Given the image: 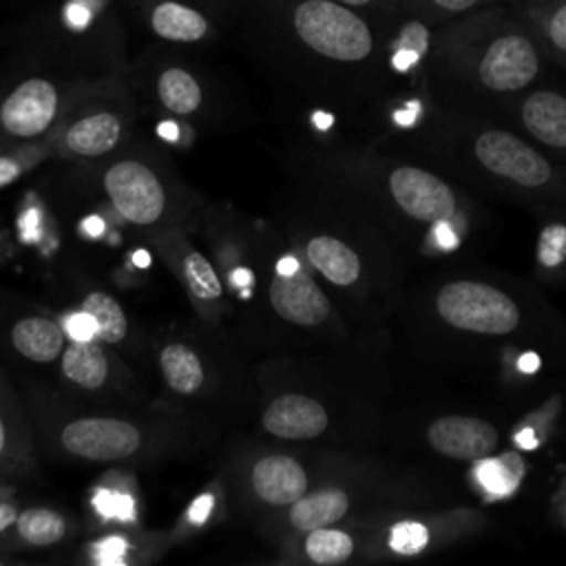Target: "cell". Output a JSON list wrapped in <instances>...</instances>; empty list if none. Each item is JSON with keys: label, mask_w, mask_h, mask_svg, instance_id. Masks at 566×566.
Returning a JSON list of instances; mask_svg holds the SVG:
<instances>
[{"label": "cell", "mask_w": 566, "mask_h": 566, "mask_svg": "<svg viewBox=\"0 0 566 566\" xmlns=\"http://www.w3.org/2000/svg\"><path fill=\"white\" fill-rule=\"evenodd\" d=\"M234 281H245V285L252 281V276H250V272H245V270H239V272H234V276H232Z\"/></svg>", "instance_id": "obj_44"}, {"label": "cell", "mask_w": 566, "mask_h": 566, "mask_svg": "<svg viewBox=\"0 0 566 566\" xmlns=\"http://www.w3.org/2000/svg\"><path fill=\"white\" fill-rule=\"evenodd\" d=\"M562 210L553 208L539 226L533 252L535 274L551 285L566 281V212Z\"/></svg>", "instance_id": "obj_16"}, {"label": "cell", "mask_w": 566, "mask_h": 566, "mask_svg": "<svg viewBox=\"0 0 566 566\" xmlns=\"http://www.w3.org/2000/svg\"><path fill=\"white\" fill-rule=\"evenodd\" d=\"M159 99L161 104L179 115H188L192 111H197V106L201 104V88L197 84V80L186 73L184 69H168L161 73L159 84Z\"/></svg>", "instance_id": "obj_24"}, {"label": "cell", "mask_w": 566, "mask_h": 566, "mask_svg": "<svg viewBox=\"0 0 566 566\" xmlns=\"http://www.w3.org/2000/svg\"><path fill=\"white\" fill-rule=\"evenodd\" d=\"M11 340L24 358L35 363H49L62 354L64 329L53 318L29 316L13 325Z\"/></svg>", "instance_id": "obj_18"}, {"label": "cell", "mask_w": 566, "mask_h": 566, "mask_svg": "<svg viewBox=\"0 0 566 566\" xmlns=\"http://www.w3.org/2000/svg\"><path fill=\"white\" fill-rule=\"evenodd\" d=\"M95 504L102 509L104 515H117V517H130L133 513V502L122 495V493H108V491H102L97 497H95Z\"/></svg>", "instance_id": "obj_32"}, {"label": "cell", "mask_w": 566, "mask_h": 566, "mask_svg": "<svg viewBox=\"0 0 566 566\" xmlns=\"http://www.w3.org/2000/svg\"><path fill=\"white\" fill-rule=\"evenodd\" d=\"M62 371L69 380L80 387L97 389L104 385L108 376L106 354L97 343L91 340H73L62 356Z\"/></svg>", "instance_id": "obj_20"}, {"label": "cell", "mask_w": 566, "mask_h": 566, "mask_svg": "<svg viewBox=\"0 0 566 566\" xmlns=\"http://www.w3.org/2000/svg\"><path fill=\"white\" fill-rule=\"evenodd\" d=\"M18 177H20V166L9 157H0V188L15 181Z\"/></svg>", "instance_id": "obj_37"}, {"label": "cell", "mask_w": 566, "mask_h": 566, "mask_svg": "<svg viewBox=\"0 0 566 566\" xmlns=\"http://www.w3.org/2000/svg\"><path fill=\"white\" fill-rule=\"evenodd\" d=\"M64 332L73 338V340H91L93 336H97V323L95 318L88 314V312H77V314H71L66 318V325H64Z\"/></svg>", "instance_id": "obj_31"}, {"label": "cell", "mask_w": 566, "mask_h": 566, "mask_svg": "<svg viewBox=\"0 0 566 566\" xmlns=\"http://www.w3.org/2000/svg\"><path fill=\"white\" fill-rule=\"evenodd\" d=\"M84 230H86L88 234H99V232H102V221L95 219V217H91V219L84 221Z\"/></svg>", "instance_id": "obj_42"}, {"label": "cell", "mask_w": 566, "mask_h": 566, "mask_svg": "<svg viewBox=\"0 0 566 566\" xmlns=\"http://www.w3.org/2000/svg\"><path fill=\"white\" fill-rule=\"evenodd\" d=\"M305 254L310 263L334 285L338 287H349L360 281L363 276V261L358 252L329 234H318L310 239L305 245Z\"/></svg>", "instance_id": "obj_14"}, {"label": "cell", "mask_w": 566, "mask_h": 566, "mask_svg": "<svg viewBox=\"0 0 566 566\" xmlns=\"http://www.w3.org/2000/svg\"><path fill=\"white\" fill-rule=\"evenodd\" d=\"M57 111V91L51 82L33 77L22 82L2 104L0 122L15 137H35L49 128Z\"/></svg>", "instance_id": "obj_10"}, {"label": "cell", "mask_w": 566, "mask_h": 566, "mask_svg": "<svg viewBox=\"0 0 566 566\" xmlns=\"http://www.w3.org/2000/svg\"><path fill=\"white\" fill-rule=\"evenodd\" d=\"M270 303L281 318L305 327L321 325L332 314L325 292L301 265L290 274L274 276L270 283Z\"/></svg>", "instance_id": "obj_11"}, {"label": "cell", "mask_w": 566, "mask_h": 566, "mask_svg": "<svg viewBox=\"0 0 566 566\" xmlns=\"http://www.w3.org/2000/svg\"><path fill=\"white\" fill-rule=\"evenodd\" d=\"M159 135L168 137V139H175L177 137V126L172 122H164V124H159Z\"/></svg>", "instance_id": "obj_41"}, {"label": "cell", "mask_w": 566, "mask_h": 566, "mask_svg": "<svg viewBox=\"0 0 566 566\" xmlns=\"http://www.w3.org/2000/svg\"><path fill=\"white\" fill-rule=\"evenodd\" d=\"M124 551H126V544H124L122 539H117V537H111V539L102 542V544H99V548H97L99 559H108V562L119 559Z\"/></svg>", "instance_id": "obj_36"}, {"label": "cell", "mask_w": 566, "mask_h": 566, "mask_svg": "<svg viewBox=\"0 0 566 566\" xmlns=\"http://www.w3.org/2000/svg\"><path fill=\"white\" fill-rule=\"evenodd\" d=\"M420 146L438 164L535 206L566 210V168L535 142L480 122H440Z\"/></svg>", "instance_id": "obj_1"}, {"label": "cell", "mask_w": 566, "mask_h": 566, "mask_svg": "<svg viewBox=\"0 0 566 566\" xmlns=\"http://www.w3.org/2000/svg\"><path fill=\"white\" fill-rule=\"evenodd\" d=\"M429 314L447 334L471 340L548 338L531 301L484 279H449L429 298Z\"/></svg>", "instance_id": "obj_2"}, {"label": "cell", "mask_w": 566, "mask_h": 566, "mask_svg": "<svg viewBox=\"0 0 566 566\" xmlns=\"http://www.w3.org/2000/svg\"><path fill=\"white\" fill-rule=\"evenodd\" d=\"M349 506H352V495L345 489H338V486L318 489L292 502L290 524L303 533L323 528V526H334L349 513Z\"/></svg>", "instance_id": "obj_15"}, {"label": "cell", "mask_w": 566, "mask_h": 566, "mask_svg": "<svg viewBox=\"0 0 566 566\" xmlns=\"http://www.w3.org/2000/svg\"><path fill=\"white\" fill-rule=\"evenodd\" d=\"M0 566H2V562H0Z\"/></svg>", "instance_id": "obj_48"}, {"label": "cell", "mask_w": 566, "mask_h": 566, "mask_svg": "<svg viewBox=\"0 0 566 566\" xmlns=\"http://www.w3.org/2000/svg\"><path fill=\"white\" fill-rule=\"evenodd\" d=\"M15 517V511L11 504H0V531H4Z\"/></svg>", "instance_id": "obj_39"}, {"label": "cell", "mask_w": 566, "mask_h": 566, "mask_svg": "<svg viewBox=\"0 0 566 566\" xmlns=\"http://www.w3.org/2000/svg\"><path fill=\"white\" fill-rule=\"evenodd\" d=\"M314 119H316V124H318L321 128H327V126H329V122H332V117H329V115H323V113H316V115H314Z\"/></svg>", "instance_id": "obj_43"}, {"label": "cell", "mask_w": 566, "mask_h": 566, "mask_svg": "<svg viewBox=\"0 0 566 566\" xmlns=\"http://www.w3.org/2000/svg\"><path fill=\"white\" fill-rule=\"evenodd\" d=\"M252 489L268 504H292L307 493V473L290 455H268L252 469Z\"/></svg>", "instance_id": "obj_13"}, {"label": "cell", "mask_w": 566, "mask_h": 566, "mask_svg": "<svg viewBox=\"0 0 566 566\" xmlns=\"http://www.w3.org/2000/svg\"><path fill=\"white\" fill-rule=\"evenodd\" d=\"M526 473V464L520 453H500L486 455L473 462V484L480 495L486 500H502L517 491L522 478Z\"/></svg>", "instance_id": "obj_17"}, {"label": "cell", "mask_w": 566, "mask_h": 566, "mask_svg": "<svg viewBox=\"0 0 566 566\" xmlns=\"http://www.w3.org/2000/svg\"><path fill=\"white\" fill-rule=\"evenodd\" d=\"M424 2L444 13H462V11H469L475 4H480L482 0H424Z\"/></svg>", "instance_id": "obj_34"}, {"label": "cell", "mask_w": 566, "mask_h": 566, "mask_svg": "<svg viewBox=\"0 0 566 566\" xmlns=\"http://www.w3.org/2000/svg\"><path fill=\"white\" fill-rule=\"evenodd\" d=\"M424 444L442 458L473 464L497 451L500 431L478 416L444 413L427 424Z\"/></svg>", "instance_id": "obj_7"}, {"label": "cell", "mask_w": 566, "mask_h": 566, "mask_svg": "<svg viewBox=\"0 0 566 566\" xmlns=\"http://www.w3.org/2000/svg\"><path fill=\"white\" fill-rule=\"evenodd\" d=\"M539 51L520 29H502L460 55L464 77L489 95H517L539 75Z\"/></svg>", "instance_id": "obj_3"}, {"label": "cell", "mask_w": 566, "mask_h": 566, "mask_svg": "<svg viewBox=\"0 0 566 566\" xmlns=\"http://www.w3.org/2000/svg\"><path fill=\"white\" fill-rule=\"evenodd\" d=\"M119 119L113 113H95L77 119L66 130V146L84 157L108 153L119 142Z\"/></svg>", "instance_id": "obj_19"}, {"label": "cell", "mask_w": 566, "mask_h": 566, "mask_svg": "<svg viewBox=\"0 0 566 566\" xmlns=\"http://www.w3.org/2000/svg\"><path fill=\"white\" fill-rule=\"evenodd\" d=\"M329 424L325 407L303 394H283L263 411V427L285 440L318 438Z\"/></svg>", "instance_id": "obj_12"}, {"label": "cell", "mask_w": 566, "mask_h": 566, "mask_svg": "<svg viewBox=\"0 0 566 566\" xmlns=\"http://www.w3.org/2000/svg\"><path fill=\"white\" fill-rule=\"evenodd\" d=\"M82 310L95 318L97 338H102L106 343H117L126 336V329H128L126 314L122 312L119 303L113 296H108L104 292H91L84 298Z\"/></svg>", "instance_id": "obj_25"}, {"label": "cell", "mask_w": 566, "mask_h": 566, "mask_svg": "<svg viewBox=\"0 0 566 566\" xmlns=\"http://www.w3.org/2000/svg\"><path fill=\"white\" fill-rule=\"evenodd\" d=\"M429 49V31L420 22H409L402 27L391 49V66L400 73L411 71L420 64Z\"/></svg>", "instance_id": "obj_28"}, {"label": "cell", "mask_w": 566, "mask_h": 566, "mask_svg": "<svg viewBox=\"0 0 566 566\" xmlns=\"http://www.w3.org/2000/svg\"><path fill=\"white\" fill-rule=\"evenodd\" d=\"M4 438H7V433H4V424H2V420H0V453H2V449H4Z\"/></svg>", "instance_id": "obj_47"}, {"label": "cell", "mask_w": 566, "mask_h": 566, "mask_svg": "<svg viewBox=\"0 0 566 566\" xmlns=\"http://www.w3.org/2000/svg\"><path fill=\"white\" fill-rule=\"evenodd\" d=\"M537 33L548 55L566 66V0H551L537 18Z\"/></svg>", "instance_id": "obj_27"}, {"label": "cell", "mask_w": 566, "mask_h": 566, "mask_svg": "<svg viewBox=\"0 0 566 566\" xmlns=\"http://www.w3.org/2000/svg\"><path fill=\"white\" fill-rule=\"evenodd\" d=\"M522 133L566 168V93L535 88L517 102Z\"/></svg>", "instance_id": "obj_9"}, {"label": "cell", "mask_w": 566, "mask_h": 566, "mask_svg": "<svg viewBox=\"0 0 566 566\" xmlns=\"http://www.w3.org/2000/svg\"><path fill=\"white\" fill-rule=\"evenodd\" d=\"M486 520L475 509L413 511L394 517L382 531V548L391 557L409 559L442 551L478 535Z\"/></svg>", "instance_id": "obj_4"}, {"label": "cell", "mask_w": 566, "mask_h": 566, "mask_svg": "<svg viewBox=\"0 0 566 566\" xmlns=\"http://www.w3.org/2000/svg\"><path fill=\"white\" fill-rule=\"evenodd\" d=\"M336 2H340V4H352V7H363V4H367L369 0H336Z\"/></svg>", "instance_id": "obj_46"}, {"label": "cell", "mask_w": 566, "mask_h": 566, "mask_svg": "<svg viewBox=\"0 0 566 566\" xmlns=\"http://www.w3.org/2000/svg\"><path fill=\"white\" fill-rule=\"evenodd\" d=\"M135 261H137V265H148V263H150V256L139 250V252L135 254Z\"/></svg>", "instance_id": "obj_45"}, {"label": "cell", "mask_w": 566, "mask_h": 566, "mask_svg": "<svg viewBox=\"0 0 566 566\" xmlns=\"http://www.w3.org/2000/svg\"><path fill=\"white\" fill-rule=\"evenodd\" d=\"M150 24L157 35L175 42H195L206 35L208 22L195 9L177 2H164L153 11Z\"/></svg>", "instance_id": "obj_21"}, {"label": "cell", "mask_w": 566, "mask_h": 566, "mask_svg": "<svg viewBox=\"0 0 566 566\" xmlns=\"http://www.w3.org/2000/svg\"><path fill=\"white\" fill-rule=\"evenodd\" d=\"M356 551V539L349 531L336 526H323L307 531L305 555L321 566L345 564Z\"/></svg>", "instance_id": "obj_23"}, {"label": "cell", "mask_w": 566, "mask_h": 566, "mask_svg": "<svg viewBox=\"0 0 566 566\" xmlns=\"http://www.w3.org/2000/svg\"><path fill=\"white\" fill-rule=\"evenodd\" d=\"M62 447L86 460L111 462L137 451L142 436L135 424L117 418H80L69 422L60 433Z\"/></svg>", "instance_id": "obj_8"}, {"label": "cell", "mask_w": 566, "mask_h": 566, "mask_svg": "<svg viewBox=\"0 0 566 566\" xmlns=\"http://www.w3.org/2000/svg\"><path fill=\"white\" fill-rule=\"evenodd\" d=\"M298 38L316 53L338 62H360L374 49L363 18L334 0H305L294 11Z\"/></svg>", "instance_id": "obj_5"}, {"label": "cell", "mask_w": 566, "mask_h": 566, "mask_svg": "<svg viewBox=\"0 0 566 566\" xmlns=\"http://www.w3.org/2000/svg\"><path fill=\"white\" fill-rule=\"evenodd\" d=\"M88 20H91V11H88L84 4L71 2V4L66 7V22H69L73 29H84Z\"/></svg>", "instance_id": "obj_35"}, {"label": "cell", "mask_w": 566, "mask_h": 566, "mask_svg": "<svg viewBox=\"0 0 566 566\" xmlns=\"http://www.w3.org/2000/svg\"><path fill=\"white\" fill-rule=\"evenodd\" d=\"M18 533L33 546H49L62 539L64 520L55 511L49 509H29L15 520Z\"/></svg>", "instance_id": "obj_26"}, {"label": "cell", "mask_w": 566, "mask_h": 566, "mask_svg": "<svg viewBox=\"0 0 566 566\" xmlns=\"http://www.w3.org/2000/svg\"><path fill=\"white\" fill-rule=\"evenodd\" d=\"M210 504H212V497H210V495H201V497L195 502V506H192V511H190V517H192L195 522L206 520V515H208V511H210Z\"/></svg>", "instance_id": "obj_38"}, {"label": "cell", "mask_w": 566, "mask_h": 566, "mask_svg": "<svg viewBox=\"0 0 566 566\" xmlns=\"http://www.w3.org/2000/svg\"><path fill=\"white\" fill-rule=\"evenodd\" d=\"M104 188L117 212L137 226L155 223L166 208V195L157 175L133 159L113 164L104 175Z\"/></svg>", "instance_id": "obj_6"}, {"label": "cell", "mask_w": 566, "mask_h": 566, "mask_svg": "<svg viewBox=\"0 0 566 566\" xmlns=\"http://www.w3.org/2000/svg\"><path fill=\"white\" fill-rule=\"evenodd\" d=\"M184 279L190 292L201 301H217L221 296V281L208 259L199 252H190L184 259Z\"/></svg>", "instance_id": "obj_29"}, {"label": "cell", "mask_w": 566, "mask_h": 566, "mask_svg": "<svg viewBox=\"0 0 566 566\" xmlns=\"http://www.w3.org/2000/svg\"><path fill=\"white\" fill-rule=\"evenodd\" d=\"M159 363H161L164 380L177 394H195L203 385L201 360L190 347L181 343L166 345L161 349Z\"/></svg>", "instance_id": "obj_22"}, {"label": "cell", "mask_w": 566, "mask_h": 566, "mask_svg": "<svg viewBox=\"0 0 566 566\" xmlns=\"http://www.w3.org/2000/svg\"><path fill=\"white\" fill-rule=\"evenodd\" d=\"M555 405H557V400H555ZM551 411H548V402H546V405H542L539 411L528 413L524 420L517 422V427L511 433V440H513L515 449H520V451H535L542 444H546V440L551 436V427H548L551 424V420H548Z\"/></svg>", "instance_id": "obj_30"}, {"label": "cell", "mask_w": 566, "mask_h": 566, "mask_svg": "<svg viewBox=\"0 0 566 566\" xmlns=\"http://www.w3.org/2000/svg\"><path fill=\"white\" fill-rule=\"evenodd\" d=\"M551 513H553L555 522L566 531V475H564V480L559 482V486H557L555 493H553Z\"/></svg>", "instance_id": "obj_33"}, {"label": "cell", "mask_w": 566, "mask_h": 566, "mask_svg": "<svg viewBox=\"0 0 566 566\" xmlns=\"http://www.w3.org/2000/svg\"><path fill=\"white\" fill-rule=\"evenodd\" d=\"M296 268H298V261H296L294 256H283V259L279 261L276 272H279V274H290V272H294Z\"/></svg>", "instance_id": "obj_40"}]
</instances>
